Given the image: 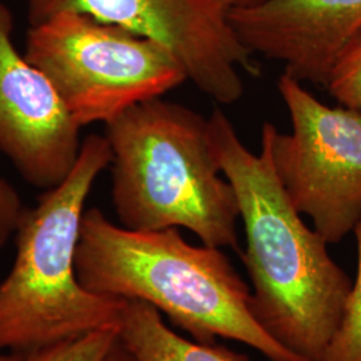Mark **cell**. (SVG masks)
<instances>
[{"label": "cell", "instance_id": "cell-10", "mask_svg": "<svg viewBox=\"0 0 361 361\" xmlns=\"http://www.w3.org/2000/svg\"><path fill=\"white\" fill-rule=\"evenodd\" d=\"M118 338L137 361H249L231 349L176 334L154 307L140 300H125Z\"/></svg>", "mask_w": 361, "mask_h": 361}, {"label": "cell", "instance_id": "cell-4", "mask_svg": "<svg viewBox=\"0 0 361 361\" xmlns=\"http://www.w3.org/2000/svg\"><path fill=\"white\" fill-rule=\"evenodd\" d=\"M111 159L104 135L86 137L65 180L25 210L15 233L13 268L0 283V352L26 355L118 329L125 300L91 292L77 273L85 205Z\"/></svg>", "mask_w": 361, "mask_h": 361}, {"label": "cell", "instance_id": "cell-13", "mask_svg": "<svg viewBox=\"0 0 361 361\" xmlns=\"http://www.w3.org/2000/svg\"><path fill=\"white\" fill-rule=\"evenodd\" d=\"M118 341V329L107 328L26 353L23 361H104Z\"/></svg>", "mask_w": 361, "mask_h": 361}, {"label": "cell", "instance_id": "cell-2", "mask_svg": "<svg viewBox=\"0 0 361 361\" xmlns=\"http://www.w3.org/2000/svg\"><path fill=\"white\" fill-rule=\"evenodd\" d=\"M77 273L94 293L147 302L194 341L222 337L269 361H304L258 323L252 290L222 249L192 245L177 228L131 231L91 207L82 219Z\"/></svg>", "mask_w": 361, "mask_h": 361}, {"label": "cell", "instance_id": "cell-16", "mask_svg": "<svg viewBox=\"0 0 361 361\" xmlns=\"http://www.w3.org/2000/svg\"><path fill=\"white\" fill-rule=\"evenodd\" d=\"M216 1L224 10L231 11L234 8H241V7H249V6L257 4V3H261L264 0H216Z\"/></svg>", "mask_w": 361, "mask_h": 361}, {"label": "cell", "instance_id": "cell-15", "mask_svg": "<svg viewBox=\"0 0 361 361\" xmlns=\"http://www.w3.org/2000/svg\"><path fill=\"white\" fill-rule=\"evenodd\" d=\"M104 361H137L131 355H130L129 350L125 348L123 345H122V343L119 341V338H118V341H116V344H114V347L111 348L110 350V353L107 355V357H106V360Z\"/></svg>", "mask_w": 361, "mask_h": 361}, {"label": "cell", "instance_id": "cell-12", "mask_svg": "<svg viewBox=\"0 0 361 361\" xmlns=\"http://www.w3.org/2000/svg\"><path fill=\"white\" fill-rule=\"evenodd\" d=\"M325 86L337 102L361 113V30L336 56Z\"/></svg>", "mask_w": 361, "mask_h": 361}, {"label": "cell", "instance_id": "cell-6", "mask_svg": "<svg viewBox=\"0 0 361 361\" xmlns=\"http://www.w3.org/2000/svg\"><path fill=\"white\" fill-rule=\"evenodd\" d=\"M277 87L292 131L264 123L273 168L293 207L338 244L361 219V113L322 104L286 73Z\"/></svg>", "mask_w": 361, "mask_h": 361}, {"label": "cell", "instance_id": "cell-5", "mask_svg": "<svg viewBox=\"0 0 361 361\" xmlns=\"http://www.w3.org/2000/svg\"><path fill=\"white\" fill-rule=\"evenodd\" d=\"M25 55L50 79L79 128L107 125L188 80L174 55L154 40L80 13L31 26Z\"/></svg>", "mask_w": 361, "mask_h": 361}, {"label": "cell", "instance_id": "cell-3", "mask_svg": "<svg viewBox=\"0 0 361 361\" xmlns=\"http://www.w3.org/2000/svg\"><path fill=\"white\" fill-rule=\"evenodd\" d=\"M104 137L119 225L142 232L185 228L202 245L240 252V207L212 150L207 119L161 97L107 123Z\"/></svg>", "mask_w": 361, "mask_h": 361}, {"label": "cell", "instance_id": "cell-1", "mask_svg": "<svg viewBox=\"0 0 361 361\" xmlns=\"http://www.w3.org/2000/svg\"><path fill=\"white\" fill-rule=\"evenodd\" d=\"M207 129L240 207L253 314L285 348L304 361H319L340 323L350 279L289 200L273 168L268 133L261 131L256 154L219 107L207 118Z\"/></svg>", "mask_w": 361, "mask_h": 361}, {"label": "cell", "instance_id": "cell-11", "mask_svg": "<svg viewBox=\"0 0 361 361\" xmlns=\"http://www.w3.org/2000/svg\"><path fill=\"white\" fill-rule=\"evenodd\" d=\"M357 245V276L350 286L341 319L319 361H361V219L353 229Z\"/></svg>", "mask_w": 361, "mask_h": 361}, {"label": "cell", "instance_id": "cell-7", "mask_svg": "<svg viewBox=\"0 0 361 361\" xmlns=\"http://www.w3.org/2000/svg\"><path fill=\"white\" fill-rule=\"evenodd\" d=\"M30 25L62 13H80L154 40L174 55L188 80L221 104L244 94L241 71L259 67L216 0H27Z\"/></svg>", "mask_w": 361, "mask_h": 361}, {"label": "cell", "instance_id": "cell-9", "mask_svg": "<svg viewBox=\"0 0 361 361\" xmlns=\"http://www.w3.org/2000/svg\"><path fill=\"white\" fill-rule=\"evenodd\" d=\"M252 54L280 61L285 73L325 85L336 56L361 30V0H264L228 11Z\"/></svg>", "mask_w": 361, "mask_h": 361}, {"label": "cell", "instance_id": "cell-14", "mask_svg": "<svg viewBox=\"0 0 361 361\" xmlns=\"http://www.w3.org/2000/svg\"><path fill=\"white\" fill-rule=\"evenodd\" d=\"M25 210L19 194L0 177V247L6 245L10 237L16 233Z\"/></svg>", "mask_w": 361, "mask_h": 361}, {"label": "cell", "instance_id": "cell-8", "mask_svg": "<svg viewBox=\"0 0 361 361\" xmlns=\"http://www.w3.org/2000/svg\"><path fill=\"white\" fill-rule=\"evenodd\" d=\"M80 129L59 94L13 43V18L0 1V152L38 189L58 186L80 152Z\"/></svg>", "mask_w": 361, "mask_h": 361}, {"label": "cell", "instance_id": "cell-17", "mask_svg": "<svg viewBox=\"0 0 361 361\" xmlns=\"http://www.w3.org/2000/svg\"><path fill=\"white\" fill-rule=\"evenodd\" d=\"M25 355L20 353H4L0 352V361H23Z\"/></svg>", "mask_w": 361, "mask_h": 361}]
</instances>
